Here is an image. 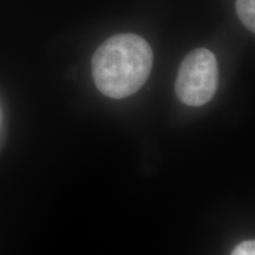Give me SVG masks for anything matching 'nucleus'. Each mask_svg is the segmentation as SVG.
Returning a JSON list of instances; mask_svg holds the SVG:
<instances>
[{
  "instance_id": "nucleus-4",
  "label": "nucleus",
  "mask_w": 255,
  "mask_h": 255,
  "mask_svg": "<svg viewBox=\"0 0 255 255\" xmlns=\"http://www.w3.org/2000/svg\"><path fill=\"white\" fill-rule=\"evenodd\" d=\"M231 255H255L254 240H248L238 245Z\"/></svg>"
},
{
  "instance_id": "nucleus-3",
  "label": "nucleus",
  "mask_w": 255,
  "mask_h": 255,
  "mask_svg": "<svg viewBox=\"0 0 255 255\" xmlns=\"http://www.w3.org/2000/svg\"><path fill=\"white\" fill-rule=\"evenodd\" d=\"M237 13L242 24L254 33L255 31V0H237Z\"/></svg>"
},
{
  "instance_id": "nucleus-2",
  "label": "nucleus",
  "mask_w": 255,
  "mask_h": 255,
  "mask_svg": "<svg viewBox=\"0 0 255 255\" xmlns=\"http://www.w3.org/2000/svg\"><path fill=\"white\" fill-rule=\"evenodd\" d=\"M219 84V66L214 53L196 49L188 55L178 69L175 92L182 103L201 107L214 97Z\"/></svg>"
},
{
  "instance_id": "nucleus-1",
  "label": "nucleus",
  "mask_w": 255,
  "mask_h": 255,
  "mask_svg": "<svg viewBox=\"0 0 255 255\" xmlns=\"http://www.w3.org/2000/svg\"><path fill=\"white\" fill-rule=\"evenodd\" d=\"M154 53L142 37L117 34L100 45L92 57V77L102 94L115 100L129 97L150 75Z\"/></svg>"
}]
</instances>
